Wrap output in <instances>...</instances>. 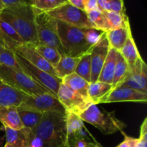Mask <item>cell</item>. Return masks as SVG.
Listing matches in <instances>:
<instances>
[{
    "label": "cell",
    "mask_w": 147,
    "mask_h": 147,
    "mask_svg": "<svg viewBox=\"0 0 147 147\" xmlns=\"http://www.w3.org/2000/svg\"><path fill=\"white\" fill-rule=\"evenodd\" d=\"M0 18L9 24L17 31L24 44L32 46L38 44L35 12L33 7L28 3L21 7L4 9L0 12Z\"/></svg>",
    "instance_id": "6da1fadb"
},
{
    "label": "cell",
    "mask_w": 147,
    "mask_h": 147,
    "mask_svg": "<svg viewBox=\"0 0 147 147\" xmlns=\"http://www.w3.org/2000/svg\"><path fill=\"white\" fill-rule=\"evenodd\" d=\"M33 133L41 139L45 147H66L67 132L66 113L46 112Z\"/></svg>",
    "instance_id": "7a4b0ae2"
},
{
    "label": "cell",
    "mask_w": 147,
    "mask_h": 147,
    "mask_svg": "<svg viewBox=\"0 0 147 147\" xmlns=\"http://www.w3.org/2000/svg\"><path fill=\"white\" fill-rule=\"evenodd\" d=\"M56 22L57 34L65 55L80 57L90 53L93 45L88 39V29L75 27L58 20Z\"/></svg>",
    "instance_id": "3957f363"
},
{
    "label": "cell",
    "mask_w": 147,
    "mask_h": 147,
    "mask_svg": "<svg viewBox=\"0 0 147 147\" xmlns=\"http://www.w3.org/2000/svg\"><path fill=\"white\" fill-rule=\"evenodd\" d=\"M83 122H87L101 131L103 134L110 135L117 131H122L126 124L118 119L115 112L101 111L96 105L92 104L79 115Z\"/></svg>",
    "instance_id": "277c9868"
},
{
    "label": "cell",
    "mask_w": 147,
    "mask_h": 147,
    "mask_svg": "<svg viewBox=\"0 0 147 147\" xmlns=\"http://www.w3.org/2000/svg\"><path fill=\"white\" fill-rule=\"evenodd\" d=\"M0 80L6 84L28 96H35L45 93H52L48 90L36 83L23 72L14 70L1 65Z\"/></svg>",
    "instance_id": "5b68a950"
},
{
    "label": "cell",
    "mask_w": 147,
    "mask_h": 147,
    "mask_svg": "<svg viewBox=\"0 0 147 147\" xmlns=\"http://www.w3.org/2000/svg\"><path fill=\"white\" fill-rule=\"evenodd\" d=\"M35 26L38 44L56 49L61 56H64L57 31V22L46 12L39 11L34 8Z\"/></svg>",
    "instance_id": "8992f818"
},
{
    "label": "cell",
    "mask_w": 147,
    "mask_h": 147,
    "mask_svg": "<svg viewBox=\"0 0 147 147\" xmlns=\"http://www.w3.org/2000/svg\"><path fill=\"white\" fill-rule=\"evenodd\" d=\"M47 13L50 17L66 24L83 29H94L89 22L87 13L67 2Z\"/></svg>",
    "instance_id": "52a82bcc"
},
{
    "label": "cell",
    "mask_w": 147,
    "mask_h": 147,
    "mask_svg": "<svg viewBox=\"0 0 147 147\" xmlns=\"http://www.w3.org/2000/svg\"><path fill=\"white\" fill-rule=\"evenodd\" d=\"M18 108L42 113L53 111L66 113L65 109L57 96L50 93L35 96L27 95Z\"/></svg>",
    "instance_id": "ba28073f"
},
{
    "label": "cell",
    "mask_w": 147,
    "mask_h": 147,
    "mask_svg": "<svg viewBox=\"0 0 147 147\" xmlns=\"http://www.w3.org/2000/svg\"><path fill=\"white\" fill-rule=\"evenodd\" d=\"M14 54H15L16 58L21 67L22 72L25 73L27 76L31 78L36 83L40 84L43 88H46L55 96H57L59 86L62 83L61 79L45 73L43 70H40L32 65L31 63L24 60L19 55L16 54V53Z\"/></svg>",
    "instance_id": "9c48e42d"
},
{
    "label": "cell",
    "mask_w": 147,
    "mask_h": 147,
    "mask_svg": "<svg viewBox=\"0 0 147 147\" xmlns=\"http://www.w3.org/2000/svg\"><path fill=\"white\" fill-rule=\"evenodd\" d=\"M57 98L67 113L80 115L93 103L89 100L83 98L69 89L63 83H60L57 93Z\"/></svg>",
    "instance_id": "30bf717a"
},
{
    "label": "cell",
    "mask_w": 147,
    "mask_h": 147,
    "mask_svg": "<svg viewBox=\"0 0 147 147\" xmlns=\"http://www.w3.org/2000/svg\"><path fill=\"white\" fill-rule=\"evenodd\" d=\"M109 48L110 46L106 38V33L103 32L98 41L92 47L90 51V64H91L90 83H95L98 81L102 67L107 57Z\"/></svg>",
    "instance_id": "8fae6325"
},
{
    "label": "cell",
    "mask_w": 147,
    "mask_h": 147,
    "mask_svg": "<svg viewBox=\"0 0 147 147\" xmlns=\"http://www.w3.org/2000/svg\"><path fill=\"white\" fill-rule=\"evenodd\" d=\"M147 66L142 57L129 68V73L121 84L122 87H129L147 93ZM120 86V87H121Z\"/></svg>",
    "instance_id": "7c38bea8"
},
{
    "label": "cell",
    "mask_w": 147,
    "mask_h": 147,
    "mask_svg": "<svg viewBox=\"0 0 147 147\" xmlns=\"http://www.w3.org/2000/svg\"><path fill=\"white\" fill-rule=\"evenodd\" d=\"M14 53L21 56L24 60L28 61L37 68L43 70L51 76L57 77L54 67L36 51L34 46L24 44L17 47Z\"/></svg>",
    "instance_id": "4fadbf2b"
},
{
    "label": "cell",
    "mask_w": 147,
    "mask_h": 147,
    "mask_svg": "<svg viewBox=\"0 0 147 147\" xmlns=\"http://www.w3.org/2000/svg\"><path fill=\"white\" fill-rule=\"evenodd\" d=\"M127 101L146 103L147 93L131 88L121 86L112 90L104 103Z\"/></svg>",
    "instance_id": "5bb4252c"
},
{
    "label": "cell",
    "mask_w": 147,
    "mask_h": 147,
    "mask_svg": "<svg viewBox=\"0 0 147 147\" xmlns=\"http://www.w3.org/2000/svg\"><path fill=\"white\" fill-rule=\"evenodd\" d=\"M0 42L3 48L14 52L17 47L24 45V42L15 30L0 18Z\"/></svg>",
    "instance_id": "9a60e30c"
},
{
    "label": "cell",
    "mask_w": 147,
    "mask_h": 147,
    "mask_svg": "<svg viewBox=\"0 0 147 147\" xmlns=\"http://www.w3.org/2000/svg\"><path fill=\"white\" fill-rule=\"evenodd\" d=\"M27 94L11 87L0 80V106L19 107Z\"/></svg>",
    "instance_id": "2e32d148"
},
{
    "label": "cell",
    "mask_w": 147,
    "mask_h": 147,
    "mask_svg": "<svg viewBox=\"0 0 147 147\" xmlns=\"http://www.w3.org/2000/svg\"><path fill=\"white\" fill-rule=\"evenodd\" d=\"M130 31L131 26L129 20L119 28L105 32L110 47L120 52L127 40Z\"/></svg>",
    "instance_id": "e0dca14e"
},
{
    "label": "cell",
    "mask_w": 147,
    "mask_h": 147,
    "mask_svg": "<svg viewBox=\"0 0 147 147\" xmlns=\"http://www.w3.org/2000/svg\"><path fill=\"white\" fill-rule=\"evenodd\" d=\"M113 90L112 85L96 81L90 83L88 86V99L93 104L104 103L107 98Z\"/></svg>",
    "instance_id": "ac0fdd59"
},
{
    "label": "cell",
    "mask_w": 147,
    "mask_h": 147,
    "mask_svg": "<svg viewBox=\"0 0 147 147\" xmlns=\"http://www.w3.org/2000/svg\"><path fill=\"white\" fill-rule=\"evenodd\" d=\"M0 122L4 127L14 130L24 129L16 106H0Z\"/></svg>",
    "instance_id": "d6986e66"
},
{
    "label": "cell",
    "mask_w": 147,
    "mask_h": 147,
    "mask_svg": "<svg viewBox=\"0 0 147 147\" xmlns=\"http://www.w3.org/2000/svg\"><path fill=\"white\" fill-rule=\"evenodd\" d=\"M119 53V52L115 49L111 48V47L109 48L107 57H106L104 64L102 67L98 81L112 85L115 67H116V59H117Z\"/></svg>",
    "instance_id": "ffe728a7"
},
{
    "label": "cell",
    "mask_w": 147,
    "mask_h": 147,
    "mask_svg": "<svg viewBox=\"0 0 147 147\" xmlns=\"http://www.w3.org/2000/svg\"><path fill=\"white\" fill-rule=\"evenodd\" d=\"M62 83L79 96H82L83 98L89 100L88 94L89 83L76 73H72L63 78L62 79Z\"/></svg>",
    "instance_id": "44dd1931"
},
{
    "label": "cell",
    "mask_w": 147,
    "mask_h": 147,
    "mask_svg": "<svg viewBox=\"0 0 147 147\" xmlns=\"http://www.w3.org/2000/svg\"><path fill=\"white\" fill-rule=\"evenodd\" d=\"M6 134V143L14 147H26L29 137L32 131L28 128L20 130H14L8 127H4Z\"/></svg>",
    "instance_id": "7402d4cb"
},
{
    "label": "cell",
    "mask_w": 147,
    "mask_h": 147,
    "mask_svg": "<svg viewBox=\"0 0 147 147\" xmlns=\"http://www.w3.org/2000/svg\"><path fill=\"white\" fill-rule=\"evenodd\" d=\"M119 53L126 61L128 65H129V68L133 67L136 62L140 57H142L139 50H138L137 47H136L133 36H132L131 30L129 32L127 40H126L124 46Z\"/></svg>",
    "instance_id": "603a6c76"
},
{
    "label": "cell",
    "mask_w": 147,
    "mask_h": 147,
    "mask_svg": "<svg viewBox=\"0 0 147 147\" xmlns=\"http://www.w3.org/2000/svg\"><path fill=\"white\" fill-rule=\"evenodd\" d=\"M80 57H72L68 56H61L60 61L55 67L57 77L63 79L65 76L75 73L77 65Z\"/></svg>",
    "instance_id": "cb8c5ba5"
},
{
    "label": "cell",
    "mask_w": 147,
    "mask_h": 147,
    "mask_svg": "<svg viewBox=\"0 0 147 147\" xmlns=\"http://www.w3.org/2000/svg\"><path fill=\"white\" fill-rule=\"evenodd\" d=\"M129 68L127 63L125 59L122 57L120 53H119L117 59H116V67H115L113 83H112L113 90L121 86L129 73Z\"/></svg>",
    "instance_id": "d4e9b609"
},
{
    "label": "cell",
    "mask_w": 147,
    "mask_h": 147,
    "mask_svg": "<svg viewBox=\"0 0 147 147\" xmlns=\"http://www.w3.org/2000/svg\"><path fill=\"white\" fill-rule=\"evenodd\" d=\"M19 116L22 121L24 128H28L32 131H34L36 126L40 123L44 113L40 112L33 111L27 109H20L17 107Z\"/></svg>",
    "instance_id": "484cf974"
},
{
    "label": "cell",
    "mask_w": 147,
    "mask_h": 147,
    "mask_svg": "<svg viewBox=\"0 0 147 147\" xmlns=\"http://www.w3.org/2000/svg\"><path fill=\"white\" fill-rule=\"evenodd\" d=\"M87 16L89 22L95 30L103 32H107L109 31L107 19L103 11L99 10L98 9H96L87 13Z\"/></svg>",
    "instance_id": "4316f807"
},
{
    "label": "cell",
    "mask_w": 147,
    "mask_h": 147,
    "mask_svg": "<svg viewBox=\"0 0 147 147\" xmlns=\"http://www.w3.org/2000/svg\"><path fill=\"white\" fill-rule=\"evenodd\" d=\"M36 51L45 59L47 62H48L53 67H55L57 63L61 58V55L56 49L49 46L44 45L37 44L34 46Z\"/></svg>",
    "instance_id": "83f0119b"
},
{
    "label": "cell",
    "mask_w": 147,
    "mask_h": 147,
    "mask_svg": "<svg viewBox=\"0 0 147 147\" xmlns=\"http://www.w3.org/2000/svg\"><path fill=\"white\" fill-rule=\"evenodd\" d=\"M75 73L83 78L84 80L90 83V76H91V64H90V53L81 56L77 65Z\"/></svg>",
    "instance_id": "f1b7e54d"
},
{
    "label": "cell",
    "mask_w": 147,
    "mask_h": 147,
    "mask_svg": "<svg viewBox=\"0 0 147 147\" xmlns=\"http://www.w3.org/2000/svg\"><path fill=\"white\" fill-rule=\"evenodd\" d=\"M66 126L67 138L73 136L85 127L84 122L78 115L66 112Z\"/></svg>",
    "instance_id": "f546056e"
},
{
    "label": "cell",
    "mask_w": 147,
    "mask_h": 147,
    "mask_svg": "<svg viewBox=\"0 0 147 147\" xmlns=\"http://www.w3.org/2000/svg\"><path fill=\"white\" fill-rule=\"evenodd\" d=\"M67 0H30L27 3L39 11L47 12L63 5Z\"/></svg>",
    "instance_id": "4dcf8cb0"
},
{
    "label": "cell",
    "mask_w": 147,
    "mask_h": 147,
    "mask_svg": "<svg viewBox=\"0 0 147 147\" xmlns=\"http://www.w3.org/2000/svg\"><path fill=\"white\" fill-rule=\"evenodd\" d=\"M107 19L108 24L110 30L119 28L124 24L129 17L126 14V12H113V11H103Z\"/></svg>",
    "instance_id": "1f68e13d"
},
{
    "label": "cell",
    "mask_w": 147,
    "mask_h": 147,
    "mask_svg": "<svg viewBox=\"0 0 147 147\" xmlns=\"http://www.w3.org/2000/svg\"><path fill=\"white\" fill-rule=\"evenodd\" d=\"M98 9L101 11L125 12L124 2L122 0H98Z\"/></svg>",
    "instance_id": "d6a6232c"
},
{
    "label": "cell",
    "mask_w": 147,
    "mask_h": 147,
    "mask_svg": "<svg viewBox=\"0 0 147 147\" xmlns=\"http://www.w3.org/2000/svg\"><path fill=\"white\" fill-rule=\"evenodd\" d=\"M0 65L14 70L22 71L21 67L17 61L14 52L2 48L0 53Z\"/></svg>",
    "instance_id": "836d02e7"
},
{
    "label": "cell",
    "mask_w": 147,
    "mask_h": 147,
    "mask_svg": "<svg viewBox=\"0 0 147 147\" xmlns=\"http://www.w3.org/2000/svg\"><path fill=\"white\" fill-rule=\"evenodd\" d=\"M137 147H147V119L145 118L141 125L140 136Z\"/></svg>",
    "instance_id": "e575fe53"
},
{
    "label": "cell",
    "mask_w": 147,
    "mask_h": 147,
    "mask_svg": "<svg viewBox=\"0 0 147 147\" xmlns=\"http://www.w3.org/2000/svg\"><path fill=\"white\" fill-rule=\"evenodd\" d=\"M122 134L124 136V140L116 147H137L139 139L128 136L123 132H122Z\"/></svg>",
    "instance_id": "d590c367"
},
{
    "label": "cell",
    "mask_w": 147,
    "mask_h": 147,
    "mask_svg": "<svg viewBox=\"0 0 147 147\" xmlns=\"http://www.w3.org/2000/svg\"><path fill=\"white\" fill-rule=\"evenodd\" d=\"M26 147H45L42 141L41 140L39 136L32 131L31 132L29 137L28 142H27Z\"/></svg>",
    "instance_id": "8d00e7d4"
},
{
    "label": "cell",
    "mask_w": 147,
    "mask_h": 147,
    "mask_svg": "<svg viewBox=\"0 0 147 147\" xmlns=\"http://www.w3.org/2000/svg\"><path fill=\"white\" fill-rule=\"evenodd\" d=\"M1 1L4 6V9L14 8L27 4V1L24 0H1Z\"/></svg>",
    "instance_id": "74e56055"
},
{
    "label": "cell",
    "mask_w": 147,
    "mask_h": 147,
    "mask_svg": "<svg viewBox=\"0 0 147 147\" xmlns=\"http://www.w3.org/2000/svg\"><path fill=\"white\" fill-rule=\"evenodd\" d=\"M98 0H84V11L88 13L93 10L98 9Z\"/></svg>",
    "instance_id": "f35d334b"
},
{
    "label": "cell",
    "mask_w": 147,
    "mask_h": 147,
    "mask_svg": "<svg viewBox=\"0 0 147 147\" xmlns=\"http://www.w3.org/2000/svg\"><path fill=\"white\" fill-rule=\"evenodd\" d=\"M67 2L76 8L84 11V0H67Z\"/></svg>",
    "instance_id": "ab89813d"
},
{
    "label": "cell",
    "mask_w": 147,
    "mask_h": 147,
    "mask_svg": "<svg viewBox=\"0 0 147 147\" xmlns=\"http://www.w3.org/2000/svg\"><path fill=\"white\" fill-rule=\"evenodd\" d=\"M87 147H100V146H98V145L97 144H95V143H90V144L88 145Z\"/></svg>",
    "instance_id": "60d3db41"
},
{
    "label": "cell",
    "mask_w": 147,
    "mask_h": 147,
    "mask_svg": "<svg viewBox=\"0 0 147 147\" xmlns=\"http://www.w3.org/2000/svg\"><path fill=\"white\" fill-rule=\"evenodd\" d=\"M4 9V4H3L1 0H0V12H1V11H3Z\"/></svg>",
    "instance_id": "b9f144b4"
},
{
    "label": "cell",
    "mask_w": 147,
    "mask_h": 147,
    "mask_svg": "<svg viewBox=\"0 0 147 147\" xmlns=\"http://www.w3.org/2000/svg\"><path fill=\"white\" fill-rule=\"evenodd\" d=\"M4 147H14V146H11V145L9 144L6 143V144L4 145Z\"/></svg>",
    "instance_id": "7bdbcfd3"
},
{
    "label": "cell",
    "mask_w": 147,
    "mask_h": 147,
    "mask_svg": "<svg viewBox=\"0 0 147 147\" xmlns=\"http://www.w3.org/2000/svg\"><path fill=\"white\" fill-rule=\"evenodd\" d=\"M2 45H1V42H0V53H1V50H2Z\"/></svg>",
    "instance_id": "ee69618b"
},
{
    "label": "cell",
    "mask_w": 147,
    "mask_h": 147,
    "mask_svg": "<svg viewBox=\"0 0 147 147\" xmlns=\"http://www.w3.org/2000/svg\"><path fill=\"white\" fill-rule=\"evenodd\" d=\"M1 141L0 140V147H1Z\"/></svg>",
    "instance_id": "f6af8a7d"
},
{
    "label": "cell",
    "mask_w": 147,
    "mask_h": 147,
    "mask_svg": "<svg viewBox=\"0 0 147 147\" xmlns=\"http://www.w3.org/2000/svg\"><path fill=\"white\" fill-rule=\"evenodd\" d=\"M66 147H67V146H66Z\"/></svg>",
    "instance_id": "bcb514c9"
}]
</instances>
